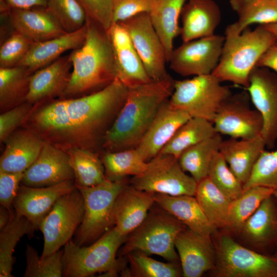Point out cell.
I'll list each match as a JSON object with an SVG mask.
<instances>
[{"label": "cell", "instance_id": "obj_4", "mask_svg": "<svg viewBox=\"0 0 277 277\" xmlns=\"http://www.w3.org/2000/svg\"><path fill=\"white\" fill-rule=\"evenodd\" d=\"M276 38L263 25L240 34L225 32L219 62L212 74L221 82H229L246 89L251 72Z\"/></svg>", "mask_w": 277, "mask_h": 277}, {"label": "cell", "instance_id": "obj_48", "mask_svg": "<svg viewBox=\"0 0 277 277\" xmlns=\"http://www.w3.org/2000/svg\"><path fill=\"white\" fill-rule=\"evenodd\" d=\"M153 0H114L113 23L124 21L142 13L150 12Z\"/></svg>", "mask_w": 277, "mask_h": 277}, {"label": "cell", "instance_id": "obj_2", "mask_svg": "<svg viewBox=\"0 0 277 277\" xmlns=\"http://www.w3.org/2000/svg\"><path fill=\"white\" fill-rule=\"evenodd\" d=\"M174 84L169 75L128 88L125 103L105 137L103 148L106 151L135 148L161 105L170 97Z\"/></svg>", "mask_w": 277, "mask_h": 277}, {"label": "cell", "instance_id": "obj_25", "mask_svg": "<svg viewBox=\"0 0 277 277\" xmlns=\"http://www.w3.org/2000/svg\"><path fill=\"white\" fill-rule=\"evenodd\" d=\"M87 26L73 32H66L58 36L46 41L34 42L18 66L33 73L51 64L64 52L80 48L84 44Z\"/></svg>", "mask_w": 277, "mask_h": 277}, {"label": "cell", "instance_id": "obj_32", "mask_svg": "<svg viewBox=\"0 0 277 277\" xmlns=\"http://www.w3.org/2000/svg\"><path fill=\"white\" fill-rule=\"evenodd\" d=\"M32 74L20 66L0 68V109L2 112L26 102Z\"/></svg>", "mask_w": 277, "mask_h": 277}, {"label": "cell", "instance_id": "obj_47", "mask_svg": "<svg viewBox=\"0 0 277 277\" xmlns=\"http://www.w3.org/2000/svg\"><path fill=\"white\" fill-rule=\"evenodd\" d=\"M32 104L25 102L2 112L0 115V140L6 142L31 114Z\"/></svg>", "mask_w": 277, "mask_h": 277}, {"label": "cell", "instance_id": "obj_1", "mask_svg": "<svg viewBox=\"0 0 277 277\" xmlns=\"http://www.w3.org/2000/svg\"><path fill=\"white\" fill-rule=\"evenodd\" d=\"M128 92V88L116 77L89 94L51 103L32 116L35 132L64 150L80 148L94 152L103 147Z\"/></svg>", "mask_w": 277, "mask_h": 277}, {"label": "cell", "instance_id": "obj_37", "mask_svg": "<svg viewBox=\"0 0 277 277\" xmlns=\"http://www.w3.org/2000/svg\"><path fill=\"white\" fill-rule=\"evenodd\" d=\"M113 50L116 77L126 87L133 88L153 81L133 45Z\"/></svg>", "mask_w": 277, "mask_h": 277}, {"label": "cell", "instance_id": "obj_40", "mask_svg": "<svg viewBox=\"0 0 277 277\" xmlns=\"http://www.w3.org/2000/svg\"><path fill=\"white\" fill-rule=\"evenodd\" d=\"M238 21L228 25L225 32L240 34L252 24L277 23V0H258L238 14Z\"/></svg>", "mask_w": 277, "mask_h": 277}, {"label": "cell", "instance_id": "obj_5", "mask_svg": "<svg viewBox=\"0 0 277 277\" xmlns=\"http://www.w3.org/2000/svg\"><path fill=\"white\" fill-rule=\"evenodd\" d=\"M126 237L115 226L89 246H80L70 240L63 249L65 277H87L96 273L114 276L122 267L116 255Z\"/></svg>", "mask_w": 277, "mask_h": 277}, {"label": "cell", "instance_id": "obj_52", "mask_svg": "<svg viewBox=\"0 0 277 277\" xmlns=\"http://www.w3.org/2000/svg\"><path fill=\"white\" fill-rule=\"evenodd\" d=\"M15 211H11L5 206H0V230L4 228L13 217Z\"/></svg>", "mask_w": 277, "mask_h": 277}, {"label": "cell", "instance_id": "obj_6", "mask_svg": "<svg viewBox=\"0 0 277 277\" xmlns=\"http://www.w3.org/2000/svg\"><path fill=\"white\" fill-rule=\"evenodd\" d=\"M186 227L155 203L144 221L127 236L121 255L140 251L176 262L178 255L175 240L179 233Z\"/></svg>", "mask_w": 277, "mask_h": 277}, {"label": "cell", "instance_id": "obj_53", "mask_svg": "<svg viewBox=\"0 0 277 277\" xmlns=\"http://www.w3.org/2000/svg\"><path fill=\"white\" fill-rule=\"evenodd\" d=\"M258 1V0H229V2L232 9L239 14L249 6Z\"/></svg>", "mask_w": 277, "mask_h": 277}, {"label": "cell", "instance_id": "obj_15", "mask_svg": "<svg viewBox=\"0 0 277 277\" xmlns=\"http://www.w3.org/2000/svg\"><path fill=\"white\" fill-rule=\"evenodd\" d=\"M246 89L262 118L261 135L266 147L271 150L277 143V73L256 66L250 73Z\"/></svg>", "mask_w": 277, "mask_h": 277}, {"label": "cell", "instance_id": "obj_13", "mask_svg": "<svg viewBox=\"0 0 277 277\" xmlns=\"http://www.w3.org/2000/svg\"><path fill=\"white\" fill-rule=\"evenodd\" d=\"M248 93L232 94L219 108L212 122L215 132L236 138H249L261 134L262 116L249 104Z\"/></svg>", "mask_w": 277, "mask_h": 277}, {"label": "cell", "instance_id": "obj_19", "mask_svg": "<svg viewBox=\"0 0 277 277\" xmlns=\"http://www.w3.org/2000/svg\"><path fill=\"white\" fill-rule=\"evenodd\" d=\"M168 100L161 105L135 148L146 162L160 153L177 129L191 118L185 112L171 106Z\"/></svg>", "mask_w": 277, "mask_h": 277}, {"label": "cell", "instance_id": "obj_49", "mask_svg": "<svg viewBox=\"0 0 277 277\" xmlns=\"http://www.w3.org/2000/svg\"><path fill=\"white\" fill-rule=\"evenodd\" d=\"M23 173L0 171V204L11 211L21 184Z\"/></svg>", "mask_w": 277, "mask_h": 277}, {"label": "cell", "instance_id": "obj_14", "mask_svg": "<svg viewBox=\"0 0 277 277\" xmlns=\"http://www.w3.org/2000/svg\"><path fill=\"white\" fill-rule=\"evenodd\" d=\"M121 23L128 31L134 49L148 74L153 81H159L169 75L163 45L150 20L148 13H142Z\"/></svg>", "mask_w": 277, "mask_h": 277}, {"label": "cell", "instance_id": "obj_43", "mask_svg": "<svg viewBox=\"0 0 277 277\" xmlns=\"http://www.w3.org/2000/svg\"><path fill=\"white\" fill-rule=\"evenodd\" d=\"M46 7L66 32L76 31L86 23V14L77 0H47Z\"/></svg>", "mask_w": 277, "mask_h": 277}, {"label": "cell", "instance_id": "obj_26", "mask_svg": "<svg viewBox=\"0 0 277 277\" xmlns=\"http://www.w3.org/2000/svg\"><path fill=\"white\" fill-rule=\"evenodd\" d=\"M265 148V143L261 135L249 138L230 137L223 140L219 152L244 185Z\"/></svg>", "mask_w": 277, "mask_h": 277}, {"label": "cell", "instance_id": "obj_56", "mask_svg": "<svg viewBox=\"0 0 277 277\" xmlns=\"http://www.w3.org/2000/svg\"><path fill=\"white\" fill-rule=\"evenodd\" d=\"M273 255H274L275 256H277V248H276V250L275 251Z\"/></svg>", "mask_w": 277, "mask_h": 277}, {"label": "cell", "instance_id": "obj_23", "mask_svg": "<svg viewBox=\"0 0 277 277\" xmlns=\"http://www.w3.org/2000/svg\"><path fill=\"white\" fill-rule=\"evenodd\" d=\"M0 158V171L24 173L38 157L44 141L35 132H14L6 141Z\"/></svg>", "mask_w": 277, "mask_h": 277}, {"label": "cell", "instance_id": "obj_50", "mask_svg": "<svg viewBox=\"0 0 277 277\" xmlns=\"http://www.w3.org/2000/svg\"><path fill=\"white\" fill-rule=\"evenodd\" d=\"M256 66L266 67L277 73V41L263 54Z\"/></svg>", "mask_w": 277, "mask_h": 277}, {"label": "cell", "instance_id": "obj_54", "mask_svg": "<svg viewBox=\"0 0 277 277\" xmlns=\"http://www.w3.org/2000/svg\"><path fill=\"white\" fill-rule=\"evenodd\" d=\"M263 25L273 35L277 41V23Z\"/></svg>", "mask_w": 277, "mask_h": 277}, {"label": "cell", "instance_id": "obj_44", "mask_svg": "<svg viewBox=\"0 0 277 277\" xmlns=\"http://www.w3.org/2000/svg\"><path fill=\"white\" fill-rule=\"evenodd\" d=\"M256 186L277 190V148L261 153L243 189Z\"/></svg>", "mask_w": 277, "mask_h": 277}, {"label": "cell", "instance_id": "obj_45", "mask_svg": "<svg viewBox=\"0 0 277 277\" xmlns=\"http://www.w3.org/2000/svg\"><path fill=\"white\" fill-rule=\"evenodd\" d=\"M34 42L14 31L2 44L0 48V68L18 66Z\"/></svg>", "mask_w": 277, "mask_h": 277}, {"label": "cell", "instance_id": "obj_21", "mask_svg": "<svg viewBox=\"0 0 277 277\" xmlns=\"http://www.w3.org/2000/svg\"><path fill=\"white\" fill-rule=\"evenodd\" d=\"M72 71L69 55L61 56L31 76L26 102L36 104L57 96H62L69 83Z\"/></svg>", "mask_w": 277, "mask_h": 277}, {"label": "cell", "instance_id": "obj_41", "mask_svg": "<svg viewBox=\"0 0 277 277\" xmlns=\"http://www.w3.org/2000/svg\"><path fill=\"white\" fill-rule=\"evenodd\" d=\"M63 250L45 257L39 256L35 249L27 244L25 250L26 266L24 277H61L63 273Z\"/></svg>", "mask_w": 277, "mask_h": 277}, {"label": "cell", "instance_id": "obj_33", "mask_svg": "<svg viewBox=\"0 0 277 277\" xmlns=\"http://www.w3.org/2000/svg\"><path fill=\"white\" fill-rule=\"evenodd\" d=\"M194 196L206 217L216 229L227 227L231 201L208 177L197 183Z\"/></svg>", "mask_w": 277, "mask_h": 277}, {"label": "cell", "instance_id": "obj_7", "mask_svg": "<svg viewBox=\"0 0 277 277\" xmlns=\"http://www.w3.org/2000/svg\"><path fill=\"white\" fill-rule=\"evenodd\" d=\"M127 177L106 182L92 187L76 186L84 202L83 221L75 232L74 242L87 246L96 241L114 226L113 207L119 193L128 183Z\"/></svg>", "mask_w": 277, "mask_h": 277}, {"label": "cell", "instance_id": "obj_35", "mask_svg": "<svg viewBox=\"0 0 277 277\" xmlns=\"http://www.w3.org/2000/svg\"><path fill=\"white\" fill-rule=\"evenodd\" d=\"M216 133L212 122L201 118L191 117L177 129L160 153L171 154L178 159L187 149Z\"/></svg>", "mask_w": 277, "mask_h": 277}, {"label": "cell", "instance_id": "obj_39", "mask_svg": "<svg viewBox=\"0 0 277 277\" xmlns=\"http://www.w3.org/2000/svg\"><path fill=\"white\" fill-rule=\"evenodd\" d=\"M129 268L123 272L126 276L132 277H179L182 275L176 262L164 263L150 258L140 251H133L126 255Z\"/></svg>", "mask_w": 277, "mask_h": 277}, {"label": "cell", "instance_id": "obj_3", "mask_svg": "<svg viewBox=\"0 0 277 277\" xmlns=\"http://www.w3.org/2000/svg\"><path fill=\"white\" fill-rule=\"evenodd\" d=\"M85 41L69 56L72 71L62 96L71 97L102 89L116 77L113 50L107 32L87 18Z\"/></svg>", "mask_w": 277, "mask_h": 277}, {"label": "cell", "instance_id": "obj_30", "mask_svg": "<svg viewBox=\"0 0 277 277\" xmlns=\"http://www.w3.org/2000/svg\"><path fill=\"white\" fill-rule=\"evenodd\" d=\"M37 230L26 217L15 213L9 223L0 232V276L12 277L14 263L15 248L24 235L33 236Z\"/></svg>", "mask_w": 277, "mask_h": 277}, {"label": "cell", "instance_id": "obj_27", "mask_svg": "<svg viewBox=\"0 0 277 277\" xmlns=\"http://www.w3.org/2000/svg\"><path fill=\"white\" fill-rule=\"evenodd\" d=\"M154 200L156 204L192 230L209 236L215 231L194 196L155 193Z\"/></svg>", "mask_w": 277, "mask_h": 277}, {"label": "cell", "instance_id": "obj_8", "mask_svg": "<svg viewBox=\"0 0 277 277\" xmlns=\"http://www.w3.org/2000/svg\"><path fill=\"white\" fill-rule=\"evenodd\" d=\"M221 83L212 74L174 80L169 103L191 117L212 122L221 105L232 94L230 88Z\"/></svg>", "mask_w": 277, "mask_h": 277}, {"label": "cell", "instance_id": "obj_11", "mask_svg": "<svg viewBox=\"0 0 277 277\" xmlns=\"http://www.w3.org/2000/svg\"><path fill=\"white\" fill-rule=\"evenodd\" d=\"M84 211L83 196L76 187L57 200L39 226L44 237L42 257L60 250L71 240L83 221Z\"/></svg>", "mask_w": 277, "mask_h": 277}, {"label": "cell", "instance_id": "obj_36", "mask_svg": "<svg viewBox=\"0 0 277 277\" xmlns=\"http://www.w3.org/2000/svg\"><path fill=\"white\" fill-rule=\"evenodd\" d=\"M101 160L106 179L110 181L138 175L145 170L148 162L136 148L106 151Z\"/></svg>", "mask_w": 277, "mask_h": 277}, {"label": "cell", "instance_id": "obj_31", "mask_svg": "<svg viewBox=\"0 0 277 277\" xmlns=\"http://www.w3.org/2000/svg\"><path fill=\"white\" fill-rule=\"evenodd\" d=\"M222 141L221 135L216 133L187 149L178 157L181 168L197 183L207 177L211 162L219 152Z\"/></svg>", "mask_w": 277, "mask_h": 277}, {"label": "cell", "instance_id": "obj_17", "mask_svg": "<svg viewBox=\"0 0 277 277\" xmlns=\"http://www.w3.org/2000/svg\"><path fill=\"white\" fill-rule=\"evenodd\" d=\"M174 244L183 276L200 277L207 271L214 269L216 252L211 236L201 234L186 227L179 233Z\"/></svg>", "mask_w": 277, "mask_h": 277}, {"label": "cell", "instance_id": "obj_46", "mask_svg": "<svg viewBox=\"0 0 277 277\" xmlns=\"http://www.w3.org/2000/svg\"><path fill=\"white\" fill-rule=\"evenodd\" d=\"M83 8L87 18L97 24L107 32L113 23L114 0H77Z\"/></svg>", "mask_w": 277, "mask_h": 277}, {"label": "cell", "instance_id": "obj_9", "mask_svg": "<svg viewBox=\"0 0 277 277\" xmlns=\"http://www.w3.org/2000/svg\"><path fill=\"white\" fill-rule=\"evenodd\" d=\"M217 277H277V256L249 249L227 235L214 243Z\"/></svg>", "mask_w": 277, "mask_h": 277}, {"label": "cell", "instance_id": "obj_28", "mask_svg": "<svg viewBox=\"0 0 277 277\" xmlns=\"http://www.w3.org/2000/svg\"><path fill=\"white\" fill-rule=\"evenodd\" d=\"M272 194L265 199L247 220L240 232L258 247L267 248L277 245V203Z\"/></svg>", "mask_w": 277, "mask_h": 277}, {"label": "cell", "instance_id": "obj_38", "mask_svg": "<svg viewBox=\"0 0 277 277\" xmlns=\"http://www.w3.org/2000/svg\"><path fill=\"white\" fill-rule=\"evenodd\" d=\"M273 191L271 188L261 186L244 190L240 196L230 202L227 227L240 232L247 220L265 199L273 194Z\"/></svg>", "mask_w": 277, "mask_h": 277}, {"label": "cell", "instance_id": "obj_18", "mask_svg": "<svg viewBox=\"0 0 277 277\" xmlns=\"http://www.w3.org/2000/svg\"><path fill=\"white\" fill-rule=\"evenodd\" d=\"M75 188L74 180L42 187L21 184L13 204L14 211L28 219L37 230L57 200Z\"/></svg>", "mask_w": 277, "mask_h": 277}, {"label": "cell", "instance_id": "obj_55", "mask_svg": "<svg viewBox=\"0 0 277 277\" xmlns=\"http://www.w3.org/2000/svg\"><path fill=\"white\" fill-rule=\"evenodd\" d=\"M272 194L277 199V190H274Z\"/></svg>", "mask_w": 277, "mask_h": 277}, {"label": "cell", "instance_id": "obj_12", "mask_svg": "<svg viewBox=\"0 0 277 277\" xmlns=\"http://www.w3.org/2000/svg\"><path fill=\"white\" fill-rule=\"evenodd\" d=\"M225 36L213 34L183 43L173 50L170 68L182 76L212 74L222 53Z\"/></svg>", "mask_w": 277, "mask_h": 277}, {"label": "cell", "instance_id": "obj_42", "mask_svg": "<svg viewBox=\"0 0 277 277\" xmlns=\"http://www.w3.org/2000/svg\"><path fill=\"white\" fill-rule=\"evenodd\" d=\"M207 177L231 201L240 196L244 191L243 184L231 171L220 152L211 162Z\"/></svg>", "mask_w": 277, "mask_h": 277}, {"label": "cell", "instance_id": "obj_22", "mask_svg": "<svg viewBox=\"0 0 277 277\" xmlns=\"http://www.w3.org/2000/svg\"><path fill=\"white\" fill-rule=\"evenodd\" d=\"M180 16V35L183 42H186L214 34L221 12L213 0H188Z\"/></svg>", "mask_w": 277, "mask_h": 277}, {"label": "cell", "instance_id": "obj_34", "mask_svg": "<svg viewBox=\"0 0 277 277\" xmlns=\"http://www.w3.org/2000/svg\"><path fill=\"white\" fill-rule=\"evenodd\" d=\"M65 151L69 156L75 185L92 187L107 181L102 160L96 152L80 148Z\"/></svg>", "mask_w": 277, "mask_h": 277}, {"label": "cell", "instance_id": "obj_24", "mask_svg": "<svg viewBox=\"0 0 277 277\" xmlns=\"http://www.w3.org/2000/svg\"><path fill=\"white\" fill-rule=\"evenodd\" d=\"M8 19L15 31L34 42L51 39L66 32L45 7L12 9Z\"/></svg>", "mask_w": 277, "mask_h": 277}, {"label": "cell", "instance_id": "obj_16", "mask_svg": "<svg viewBox=\"0 0 277 277\" xmlns=\"http://www.w3.org/2000/svg\"><path fill=\"white\" fill-rule=\"evenodd\" d=\"M74 179L66 151L44 141L38 157L23 173L21 184L42 187L74 180Z\"/></svg>", "mask_w": 277, "mask_h": 277}, {"label": "cell", "instance_id": "obj_20", "mask_svg": "<svg viewBox=\"0 0 277 277\" xmlns=\"http://www.w3.org/2000/svg\"><path fill=\"white\" fill-rule=\"evenodd\" d=\"M154 203V193L136 189L129 183L115 201L114 226L127 237L144 221Z\"/></svg>", "mask_w": 277, "mask_h": 277}, {"label": "cell", "instance_id": "obj_29", "mask_svg": "<svg viewBox=\"0 0 277 277\" xmlns=\"http://www.w3.org/2000/svg\"><path fill=\"white\" fill-rule=\"evenodd\" d=\"M188 0H153L149 15L164 47L167 62L173 51L174 39L180 35L179 19Z\"/></svg>", "mask_w": 277, "mask_h": 277}, {"label": "cell", "instance_id": "obj_51", "mask_svg": "<svg viewBox=\"0 0 277 277\" xmlns=\"http://www.w3.org/2000/svg\"><path fill=\"white\" fill-rule=\"evenodd\" d=\"M11 9H28L46 6L47 0H3Z\"/></svg>", "mask_w": 277, "mask_h": 277}, {"label": "cell", "instance_id": "obj_10", "mask_svg": "<svg viewBox=\"0 0 277 277\" xmlns=\"http://www.w3.org/2000/svg\"><path fill=\"white\" fill-rule=\"evenodd\" d=\"M129 184L154 194L194 196L197 182L183 170L177 158L160 153L147 162L142 174L131 179Z\"/></svg>", "mask_w": 277, "mask_h": 277}]
</instances>
